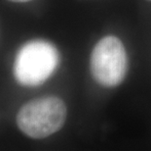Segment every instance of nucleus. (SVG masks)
Returning a JSON list of instances; mask_svg holds the SVG:
<instances>
[{
    "instance_id": "f257e3e1",
    "label": "nucleus",
    "mask_w": 151,
    "mask_h": 151,
    "mask_svg": "<svg viewBox=\"0 0 151 151\" xmlns=\"http://www.w3.org/2000/svg\"><path fill=\"white\" fill-rule=\"evenodd\" d=\"M60 54L56 46L43 39L30 40L19 49L14 63V75L20 85H42L59 66Z\"/></svg>"
},
{
    "instance_id": "f03ea898",
    "label": "nucleus",
    "mask_w": 151,
    "mask_h": 151,
    "mask_svg": "<svg viewBox=\"0 0 151 151\" xmlns=\"http://www.w3.org/2000/svg\"><path fill=\"white\" fill-rule=\"evenodd\" d=\"M66 105L57 96H45L25 103L17 115L19 128L27 136L41 139L59 131L66 120Z\"/></svg>"
},
{
    "instance_id": "7ed1b4c3",
    "label": "nucleus",
    "mask_w": 151,
    "mask_h": 151,
    "mask_svg": "<svg viewBox=\"0 0 151 151\" xmlns=\"http://www.w3.org/2000/svg\"><path fill=\"white\" fill-rule=\"evenodd\" d=\"M90 71L93 79L106 88L118 86L126 78L128 56L123 42L114 35H107L98 41L90 57Z\"/></svg>"
},
{
    "instance_id": "20e7f679",
    "label": "nucleus",
    "mask_w": 151,
    "mask_h": 151,
    "mask_svg": "<svg viewBox=\"0 0 151 151\" xmlns=\"http://www.w3.org/2000/svg\"><path fill=\"white\" fill-rule=\"evenodd\" d=\"M12 2H17V3H24V2H28L31 1V0H10Z\"/></svg>"
},
{
    "instance_id": "39448f33",
    "label": "nucleus",
    "mask_w": 151,
    "mask_h": 151,
    "mask_svg": "<svg viewBox=\"0 0 151 151\" xmlns=\"http://www.w3.org/2000/svg\"><path fill=\"white\" fill-rule=\"evenodd\" d=\"M147 1H151V0H147Z\"/></svg>"
}]
</instances>
